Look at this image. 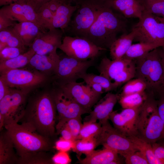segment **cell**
<instances>
[{
    "label": "cell",
    "instance_id": "1",
    "mask_svg": "<svg viewBox=\"0 0 164 164\" xmlns=\"http://www.w3.org/2000/svg\"><path fill=\"white\" fill-rule=\"evenodd\" d=\"M6 133L12 142L19 155L18 163L49 164L51 160L43 155L50 148L49 138L41 134L31 125L24 122L7 125Z\"/></svg>",
    "mask_w": 164,
    "mask_h": 164
},
{
    "label": "cell",
    "instance_id": "2",
    "mask_svg": "<svg viewBox=\"0 0 164 164\" xmlns=\"http://www.w3.org/2000/svg\"><path fill=\"white\" fill-rule=\"evenodd\" d=\"M108 0L84 38L97 46L109 50L118 35L126 30L127 23L121 14L114 12Z\"/></svg>",
    "mask_w": 164,
    "mask_h": 164
},
{
    "label": "cell",
    "instance_id": "3",
    "mask_svg": "<svg viewBox=\"0 0 164 164\" xmlns=\"http://www.w3.org/2000/svg\"><path fill=\"white\" fill-rule=\"evenodd\" d=\"M146 91L147 98L138 114L137 136L152 144L164 139V125L158 113L155 93Z\"/></svg>",
    "mask_w": 164,
    "mask_h": 164
},
{
    "label": "cell",
    "instance_id": "4",
    "mask_svg": "<svg viewBox=\"0 0 164 164\" xmlns=\"http://www.w3.org/2000/svg\"><path fill=\"white\" fill-rule=\"evenodd\" d=\"M56 109L51 94L44 93L36 98L23 117L43 136L49 138L55 133Z\"/></svg>",
    "mask_w": 164,
    "mask_h": 164
},
{
    "label": "cell",
    "instance_id": "5",
    "mask_svg": "<svg viewBox=\"0 0 164 164\" xmlns=\"http://www.w3.org/2000/svg\"><path fill=\"white\" fill-rule=\"evenodd\" d=\"M107 0H79L74 17L65 30L71 36L84 38L97 19Z\"/></svg>",
    "mask_w": 164,
    "mask_h": 164
},
{
    "label": "cell",
    "instance_id": "6",
    "mask_svg": "<svg viewBox=\"0 0 164 164\" xmlns=\"http://www.w3.org/2000/svg\"><path fill=\"white\" fill-rule=\"evenodd\" d=\"M135 66V78L143 80L147 90L155 92L162 85L163 70L158 48L134 60Z\"/></svg>",
    "mask_w": 164,
    "mask_h": 164
},
{
    "label": "cell",
    "instance_id": "7",
    "mask_svg": "<svg viewBox=\"0 0 164 164\" xmlns=\"http://www.w3.org/2000/svg\"><path fill=\"white\" fill-rule=\"evenodd\" d=\"M132 29L135 32L134 41L153 44L158 47L164 46V23L145 9Z\"/></svg>",
    "mask_w": 164,
    "mask_h": 164
},
{
    "label": "cell",
    "instance_id": "8",
    "mask_svg": "<svg viewBox=\"0 0 164 164\" xmlns=\"http://www.w3.org/2000/svg\"><path fill=\"white\" fill-rule=\"evenodd\" d=\"M65 55L80 61L95 59L104 49L99 47L85 38L65 36L59 48Z\"/></svg>",
    "mask_w": 164,
    "mask_h": 164
},
{
    "label": "cell",
    "instance_id": "9",
    "mask_svg": "<svg viewBox=\"0 0 164 164\" xmlns=\"http://www.w3.org/2000/svg\"><path fill=\"white\" fill-rule=\"evenodd\" d=\"M29 89L11 88L9 92L0 100V116L4 121L5 125L18 123L23 118L25 111L24 104Z\"/></svg>",
    "mask_w": 164,
    "mask_h": 164
},
{
    "label": "cell",
    "instance_id": "10",
    "mask_svg": "<svg viewBox=\"0 0 164 164\" xmlns=\"http://www.w3.org/2000/svg\"><path fill=\"white\" fill-rule=\"evenodd\" d=\"M95 138L97 146L102 145L112 149L123 156L138 150L128 137L112 126L108 121L102 124L100 132Z\"/></svg>",
    "mask_w": 164,
    "mask_h": 164
},
{
    "label": "cell",
    "instance_id": "11",
    "mask_svg": "<svg viewBox=\"0 0 164 164\" xmlns=\"http://www.w3.org/2000/svg\"><path fill=\"white\" fill-rule=\"evenodd\" d=\"M94 60L80 61L66 55L60 57L55 75L59 79L57 84H63L76 82L94 65Z\"/></svg>",
    "mask_w": 164,
    "mask_h": 164
},
{
    "label": "cell",
    "instance_id": "12",
    "mask_svg": "<svg viewBox=\"0 0 164 164\" xmlns=\"http://www.w3.org/2000/svg\"><path fill=\"white\" fill-rule=\"evenodd\" d=\"M0 78L11 88L28 89L40 84L46 78L37 71L24 69L8 70L1 73Z\"/></svg>",
    "mask_w": 164,
    "mask_h": 164
},
{
    "label": "cell",
    "instance_id": "13",
    "mask_svg": "<svg viewBox=\"0 0 164 164\" xmlns=\"http://www.w3.org/2000/svg\"><path fill=\"white\" fill-rule=\"evenodd\" d=\"M85 83L84 81L57 84L65 93L89 113L101 94L95 92L89 85H85Z\"/></svg>",
    "mask_w": 164,
    "mask_h": 164
},
{
    "label": "cell",
    "instance_id": "14",
    "mask_svg": "<svg viewBox=\"0 0 164 164\" xmlns=\"http://www.w3.org/2000/svg\"><path fill=\"white\" fill-rule=\"evenodd\" d=\"M58 85L51 94L59 120H67L76 117H81L82 115L89 113L72 98L65 93Z\"/></svg>",
    "mask_w": 164,
    "mask_h": 164
},
{
    "label": "cell",
    "instance_id": "15",
    "mask_svg": "<svg viewBox=\"0 0 164 164\" xmlns=\"http://www.w3.org/2000/svg\"><path fill=\"white\" fill-rule=\"evenodd\" d=\"M141 106L136 108L123 109L119 113L113 111L109 119L114 127L124 135L127 137L137 136V122Z\"/></svg>",
    "mask_w": 164,
    "mask_h": 164
},
{
    "label": "cell",
    "instance_id": "16",
    "mask_svg": "<svg viewBox=\"0 0 164 164\" xmlns=\"http://www.w3.org/2000/svg\"><path fill=\"white\" fill-rule=\"evenodd\" d=\"M63 32L58 29L48 31H40L35 38L31 48L35 53L46 55L56 50L62 43Z\"/></svg>",
    "mask_w": 164,
    "mask_h": 164
},
{
    "label": "cell",
    "instance_id": "17",
    "mask_svg": "<svg viewBox=\"0 0 164 164\" xmlns=\"http://www.w3.org/2000/svg\"><path fill=\"white\" fill-rule=\"evenodd\" d=\"M118 99V95L108 92L96 105L93 110L86 116L84 121L96 122L102 124L108 121Z\"/></svg>",
    "mask_w": 164,
    "mask_h": 164
},
{
    "label": "cell",
    "instance_id": "18",
    "mask_svg": "<svg viewBox=\"0 0 164 164\" xmlns=\"http://www.w3.org/2000/svg\"><path fill=\"white\" fill-rule=\"evenodd\" d=\"M27 1H20L4 6L0 9V11L14 21L31 22L37 25L36 12Z\"/></svg>",
    "mask_w": 164,
    "mask_h": 164
},
{
    "label": "cell",
    "instance_id": "19",
    "mask_svg": "<svg viewBox=\"0 0 164 164\" xmlns=\"http://www.w3.org/2000/svg\"><path fill=\"white\" fill-rule=\"evenodd\" d=\"M133 60L121 58L111 60L106 57L103 58L97 67L100 75L113 82L115 78L129 66Z\"/></svg>",
    "mask_w": 164,
    "mask_h": 164
},
{
    "label": "cell",
    "instance_id": "20",
    "mask_svg": "<svg viewBox=\"0 0 164 164\" xmlns=\"http://www.w3.org/2000/svg\"><path fill=\"white\" fill-rule=\"evenodd\" d=\"M103 149L94 150L85 158L79 159L82 164H117L121 163L118 153L112 149L104 148Z\"/></svg>",
    "mask_w": 164,
    "mask_h": 164
},
{
    "label": "cell",
    "instance_id": "21",
    "mask_svg": "<svg viewBox=\"0 0 164 164\" xmlns=\"http://www.w3.org/2000/svg\"><path fill=\"white\" fill-rule=\"evenodd\" d=\"M60 60V56L56 50L46 55L35 53L29 64L38 71L52 72L55 74Z\"/></svg>",
    "mask_w": 164,
    "mask_h": 164
},
{
    "label": "cell",
    "instance_id": "22",
    "mask_svg": "<svg viewBox=\"0 0 164 164\" xmlns=\"http://www.w3.org/2000/svg\"><path fill=\"white\" fill-rule=\"evenodd\" d=\"M77 5L63 3L58 7L53 16V25L55 29H60L64 33L69 26L73 15L77 10Z\"/></svg>",
    "mask_w": 164,
    "mask_h": 164
},
{
    "label": "cell",
    "instance_id": "23",
    "mask_svg": "<svg viewBox=\"0 0 164 164\" xmlns=\"http://www.w3.org/2000/svg\"><path fill=\"white\" fill-rule=\"evenodd\" d=\"M135 36V32L132 29L130 33L123 34L114 42L109 50L112 60L122 58L132 44Z\"/></svg>",
    "mask_w": 164,
    "mask_h": 164
},
{
    "label": "cell",
    "instance_id": "24",
    "mask_svg": "<svg viewBox=\"0 0 164 164\" xmlns=\"http://www.w3.org/2000/svg\"><path fill=\"white\" fill-rule=\"evenodd\" d=\"M12 27L25 46H31L40 30L36 24L31 22L16 23Z\"/></svg>",
    "mask_w": 164,
    "mask_h": 164
},
{
    "label": "cell",
    "instance_id": "25",
    "mask_svg": "<svg viewBox=\"0 0 164 164\" xmlns=\"http://www.w3.org/2000/svg\"><path fill=\"white\" fill-rule=\"evenodd\" d=\"M13 143L6 133L0 137V164L18 163V159L15 152Z\"/></svg>",
    "mask_w": 164,
    "mask_h": 164
},
{
    "label": "cell",
    "instance_id": "26",
    "mask_svg": "<svg viewBox=\"0 0 164 164\" xmlns=\"http://www.w3.org/2000/svg\"><path fill=\"white\" fill-rule=\"evenodd\" d=\"M35 52L31 48L26 52L14 58L0 62V73L8 70L21 68L29 64Z\"/></svg>",
    "mask_w": 164,
    "mask_h": 164
},
{
    "label": "cell",
    "instance_id": "27",
    "mask_svg": "<svg viewBox=\"0 0 164 164\" xmlns=\"http://www.w3.org/2000/svg\"><path fill=\"white\" fill-rule=\"evenodd\" d=\"M25 46L12 27L0 31V50L6 46L25 49Z\"/></svg>",
    "mask_w": 164,
    "mask_h": 164
},
{
    "label": "cell",
    "instance_id": "28",
    "mask_svg": "<svg viewBox=\"0 0 164 164\" xmlns=\"http://www.w3.org/2000/svg\"><path fill=\"white\" fill-rule=\"evenodd\" d=\"M128 137L137 149L144 155L149 164H163L162 162L155 156L151 144L137 136Z\"/></svg>",
    "mask_w": 164,
    "mask_h": 164
},
{
    "label": "cell",
    "instance_id": "29",
    "mask_svg": "<svg viewBox=\"0 0 164 164\" xmlns=\"http://www.w3.org/2000/svg\"><path fill=\"white\" fill-rule=\"evenodd\" d=\"M147 92L145 91L124 95H119V102L123 109L136 108L141 106L146 100Z\"/></svg>",
    "mask_w": 164,
    "mask_h": 164
},
{
    "label": "cell",
    "instance_id": "30",
    "mask_svg": "<svg viewBox=\"0 0 164 164\" xmlns=\"http://www.w3.org/2000/svg\"><path fill=\"white\" fill-rule=\"evenodd\" d=\"M158 48L153 44L139 42L132 44L122 58L133 60Z\"/></svg>",
    "mask_w": 164,
    "mask_h": 164
},
{
    "label": "cell",
    "instance_id": "31",
    "mask_svg": "<svg viewBox=\"0 0 164 164\" xmlns=\"http://www.w3.org/2000/svg\"><path fill=\"white\" fill-rule=\"evenodd\" d=\"M36 16L37 25L42 32L55 29L53 25L54 16L46 4L36 12Z\"/></svg>",
    "mask_w": 164,
    "mask_h": 164
},
{
    "label": "cell",
    "instance_id": "32",
    "mask_svg": "<svg viewBox=\"0 0 164 164\" xmlns=\"http://www.w3.org/2000/svg\"><path fill=\"white\" fill-rule=\"evenodd\" d=\"M81 79L86 84L92 82L100 84L104 89L105 92H109L116 89L118 87L114 82L100 75H97L93 73H87L82 76Z\"/></svg>",
    "mask_w": 164,
    "mask_h": 164
},
{
    "label": "cell",
    "instance_id": "33",
    "mask_svg": "<svg viewBox=\"0 0 164 164\" xmlns=\"http://www.w3.org/2000/svg\"><path fill=\"white\" fill-rule=\"evenodd\" d=\"M97 147L95 138L87 139H77L74 142L72 150L79 156L82 154L87 155Z\"/></svg>",
    "mask_w": 164,
    "mask_h": 164
},
{
    "label": "cell",
    "instance_id": "34",
    "mask_svg": "<svg viewBox=\"0 0 164 164\" xmlns=\"http://www.w3.org/2000/svg\"><path fill=\"white\" fill-rule=\"evenodd\" d=\"M102 126L99 121H84L77 139L95 138L100 132Z\"/></svg>",
    "mask_w": 164,
    "mask_h": 164
},
{
    "label": "cell",
    "instance_id": "35",
    "mask_svg": "<svg viewBox=\"0 0 164 164\" xmlns=\"http://www.w3.org/2000/svg\"><path fill=\"white\" fill-rule=\"evenodd\" d=\"M112 8L121 13L124 11L132 8H144V1L139 0H108Z\"/></svg>",
    "mask_w": 164,
    "mask_h": 164
},
{
    "label": "cell",
    "instance_id": "36",
    "mask_svg": "<svg viewBox=\"0 0 164 164\" xmlns=\"http://www.w3.org/2000/svg\"><path fill=\"white\" fill-rule=\"evenodd\" d=\"M147 89L146 83L142 80L138 78L132 79L126 83L121 89L119 95L142 93Z\"/></svg>",
    "mask_w": 164,
    "mask_h": 164
},
{
    "label": "cell",
    "instance_id": "37",
    "mask_svg": "<svg viewBox=\"0 0 164 164\" xmlns=\"http://www.w3.org/2000/svg\"><path fill=\"white\" fill-rule=\"evenodd\" d=\"M135 66L134 60L114 79L113 82L119 87L129 80L135 78Z\"/></svg>",
    "mask_w": 164,
    "mask_h": 164
},
{
    "label": "cell",
    "instance_id": "38",
    "mask_svg": "<svg viewBox=\"0 0 164 164\" xmlns=\"http://www.w3.org/2000/svg\"><path fill=\"white\" fill-rule=\"evenodd\" d=\"M145 9L159 17L164 18V0H145Z\"/></svg>",
    "mask_w": 164,
    "mask_h": 164
},
{
    "label": "cell",
    "instance_id": "39",
    "mask_svg": "<svg viewBox=\"0 0 164 164\" xmlns=\"http://www.w3.org/2000/svg\"><path fill=\"white\" fill-rule=\"evenodd\" d=\"M25 49L6 46L0 50V62L10 59L24 53Z\"/></svg>",
    "mask_w": 164,
    "mask_h": 164
},
{
    "label": "cell",
    "instance_id": "40",
    "mask_svg": "<svg viewBox=\"0 0 164 164\" xmlns=\"http://www.w3.org/2000/svg\"><path fill=\"white\" fill-rule=\"evenodd\" d=\"M81 119V117L74 118L67 120H61L64 121L75 140L77 139L83 125Z\"/></svg>",
    "mask_w": 164,
    "mask_h": 164
},
{
    "label": "cell",
    "instance_id": "41",
    "mask_svg": "<svg viewBox=\"0 0 164 164\" xmlns=\"http://www.w3.org/2000/svg\"><path fill=\"white\" fill-rule=\"evenodd\" d=\"M123 157L126 164H149L144 155L138 150L126 154Z\"/></svg>",
    "mask_w": 164,
    "mask_h": 164
},
{
    "label": "cell",
    "instance_id": "42",
    "mask_svg": "<svg viewBox=\"0 0 164 164\" xmlns=\"http://www.w3.org/2000/svg\"><path fill=\"white\" fill-rule=\"evenodd\" d=\"M56 129L58 134H60L63 138L73 141L75 140L64 121L59 120L56 125Z\"/></svg>",
    "mask_w": 164,
    "mask_h": 164
},
{
    "label": "cell",
    "instance_id": "43",
    "mask_svg": "<svg viewBox=\"0 0 164 164\" xmlns=\"http://www.w3.org/2000/svg\"><path fill=\"white\" fill-rule=\"evenodd\" d=\"M155 94L158 97L157 99L158 112L164 125V90L161 86Z\"/></svg>",
    "mask_w": 164,
    "mask_h": 164
},
{
    "label": "cell",
    "instance_id": "44",
    "mask_svg": "<svg viewBox=\"0 0 164 164\" xmlns=\"http://www.w3.org/2000/svg\"><path fill=\"white\" fill-rule=\"evenodd\" d=\"M52 163L55 164H68L71 161L67 152L59 151L52 157Z\"/></svg>",
    "mask_w": 164,
    "mask_h": 164
},
{
    "label": "cell",
    "instance_id": "45",
    "mask_svg": "<svg viewBox=\"0 0 164 164\" xmlns=\"http://www.w3.org/2000/svg\"><path fill=\"white\" fill-rule=\"evenodd\" d=\"M74 141L67 140L60 137L55 143V148L59 151L67 152L72 149Z\"/></svg>",
    "mask_w": 164,
    "mask_h": 164
},
{
    "label": "cell",
    "instance_id": "46",
    "mask_svg": "<svg viewBox=\"0 0 164 164\" xmlns=\"http://www.w3.org/2000/svg\"><path fill=\"white\" fill-rule=\"evenodd\" d=\"M151 145L155 156L164 164V144L156 142Z\"/></svg>",
    "mask_w": 164,
    "mask_h": 164
},
{
    "label": "cell",
    "instance_id": "47",
    "mask_svg": "<svg viewBox=\"0 0 164 164\" xmlns=\"http://www.w3.org/2000/svg\"><path fill=\"white\" fill-rule=\"evenodd\" d=\"M14 21L5 14L0 11V31L11 26L13 27L16 23Z\"/></svg>",
    "mask_w": 164,
    "mask_h": 164
},
{
    "label": "cell",
    "instance_id": "48",
    "mask_svg": "<svg viewBox=\"0 0 164 164\" xmlns=\"http://www.w3.org/2000/svg\"><path fill=\"white\" fill-rule=\"evenodd\" d=\"M63 3L62 0H51L46 4L54 16L58 8Z\"/></svg>",
    "mask_w": 164,
    "mask_h": 164
},
{
    "label": "cell",
    "instance_id": "49",
    "mask_svg": "<svg viewBox=\"0 0 164 164\" xmlns=\"http://www.w3.org/2000/svg\"><path fill=\"white\" fill-rule=\"evenodd\" d=\"M51 0H28L27 2L33 8L36 12L44 4Z\"/></svg>",
    "mask_w": 164,
    "mask_h": 164
},
{
    "label": "cell",
    "instance_id": "50",
    "mask_svg": "<svg viewBox=\"0 0 164 164\" xmlns=\"http://www.w3.org/2000/svg\"><path fill=\"white\" fill-rule=\"evenodd\" d=\"M11 88L0 78V100L9 92Z\"/></svg>",
    "mask_w": 164,
    "mask_h": 164
},
{
    "label": "cell",
    "instance_id": "51",
    "mask_svg": "<svg viewBox=\"0 0 164 164\" xmlns=\"http://www.w3.org/2000/svg\"><path fill=\"white\" fill-rule=\"evenodd\" d=\"M86 84L89 85L92 90L97 93L102 94L105 92L102 86L97 83L90 82Z\"/></svg>",
    "mask_w": 164,
    "mask_h": 164
},
{
    "label": "cell",
    "instance_id": "52",
    "mask_svg": "<svg viewBox=\"0 0 164 164\" xmlns=\"http://www.w3.org/2000/svg\"><path fill=\"white\" fill-rule=\"evenodd\" d=\"M160 55L161 63L163 70V75L162 80V84H164V46L158 48Z\"/></svg>",
    "mask_w": 164,
    "mask_h": 164
},
{
    "label": "cell",
    "instance_id": "53",
    "mask_svg": "<svg viewBox=\"0 0 164 164\" xmlns=\"http://www.w3.org/2000/svg\"><path fill=\"white\" fill-rule=\"evenodd\" d=\"M27 1L28 0H0V6L8 5L19 2Z\"/></svg>",
    "mask_w": 164,
    "mask_h": 164
},
{
    "label": "cell",
    "instance_id": "54",
    "mask_svg": "<svg viewBox=\"0 0 164 164\" xmlns=\"http://www.w3.org/2000/svg\"><path fill=\"white\" fill-rule=\"evenodd\" d=\"M63 3H65L68 4H70L73 2H76V0H62Z\"/></svg>",
    "mask_w": 164,
    "mask_h": 164
},
{
    "label": "cell",
    "instance_id": "55",
    "mask_svg": "<svg viewBox=\"0 0 164 164\" xmlns=\"http://www.w3.org/2000/svg\"><path fill=\"white\" fill-rule=\"evenodd\" d=\"M157 17L159 20L164 23V18H162L158 16H157Z\"/></svg>",
    "mask_w": 164,
    "mask_h": 164
},
{
    "label": "cell",
    "instance_id": "56",
    "mask_svg": "<svg viewBox=\"0 0 164 164\" xmlns=\"http://www.w3.org/2000/svg\"><path fill=\"white\" fill-rule=\"evenodd\" d=\"M161 87L164 90V84H162L161 86Z\"/></svg>",
    "mask_w": 164,
    "mask_h": 164
},
{
    "label": "cell",
    "instance_id": "57",
    "mask_svg": "<svg viewBox=\"0 0 164 164\" xmlns=\"http://www.w3.org/2000/svg\"><path fill=\"white\" fill-rule=\"evenodd\" d=\"M139 0L141 1H144L145 0Z\"/></svg>",
    "mask_w": 164,
    "mask_h": 164
}]
</instances>
